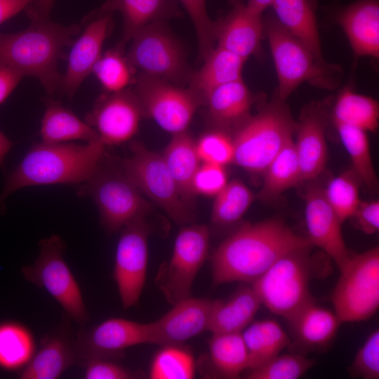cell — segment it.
<instances>
[{
  "mask_svg": "<svg viewBox=\"0 0 379 379\" xmlns=\"http://www.w3.org/2000/svg\"><path fill=\"white\" fill-rule=\"evenodd\" d=\"M310 245L307 238L277 218L244 225L215 250L211 259L213 282L252 284L281 257Z\"/></svg>",
  "mask_w": 379,
  "mask_h": 379,
  "instance_id": "1",
  "label": "cell"
},
{
  "mask_svg": "<svg viewBox=\"0 0 379 379\" xmlns=\"http://www.w3.org/2000/svg\"><path fill=\"white\" fill-rule=\"evenodd\" d=\"M105 147L101 140L84 145L69 142L34 145L6 179L0 194V214L5 211L6 199L21 188L85 182L104 156Z\"/></svg>",
  "mask_w": 379,
  "mask_h": 379,
  "instance_id": "2",
  "label": "cell"
},
{
  "mask_svg": "<svg viewBox=\"0 0 379 379\" xmlns=\"http://www.w3.org/2000/svg\"><path fill=\"white\" fill-rule=\"evenodd\" d=\"M30 25L15 33L0 32V64L36 78L47 93L59 91L62 76L58 63L66 47L72 45L80 27L65 26L29 15Z\"/></svg>",
  "mask_w": 379,
  "mask_h": 379,
  "instance_id": "3",
  "label": "cell"
},
{
  "mask_svg": "<svg viewBox=\"0 0 379 379\" xmlns=\"http://www.w3.org/2000/svg\"><path fill=\"white\" fill-rule=\"evenodd\" d=\"M263 19L264 36L267 39L274 63L278 86L274 95L286 102L302 83L333 91L340 84L343 69L335 63L319 62L311 51L291 35L274 15Z\"/></svg>",
  "mask_w": 379,
  "mask_h": 379,
  "instance_id": "4",
  "label": "cell"
},
{
  "mask_svg": "<svg viewBox=\"0 0 379 379\" xmlns=\"http://www.w3.org/2000/svg\"><path fill=\"white\" fill-rule=\"evenodd\" d=\"M297 121L286 102L275 95L233 131V162L252 173H262L286 142L293 138Z\"/></svg>",
  "mask_w": 379,
  "mask_h": 379,
  "instance_id": "5",
  "label": "cell"
},
{
  "mask_svg": "<svg viewBox=\"0 0 379 379\" xmlns=\"http://www.w3.org/2000/svg\"><path fill=\"white\" fill-rule=\"evenodd\" d=\"M77 195L93 199L103 227L114 232L145 218L151 205L126 177L115 159L105 153L92 176L78 188Z\"/></svg>",
  "mask_w": 379,
  "mask_h": 379,
  "instance_id": "6",
  "label": "cell"
},
{
  "mask_svg": "<svg viewBox=\"0 0 379 379\" xmlns=\"http://www.w3.org/2000/svg\"><path fill=\"white\" fill-rule=\"evenodd\" d=\"M312 245L293 250L278 259L253 281L261 304L286 319L313 300L310 284L317 268Z\"/></svg>",
  "mask_w": 379,
  "mask_h": 379,
  "instance_id": "7",
  "label": "cell"
},
{
  "mask_svg": "<svg viewBox=\"0 0 379 379\" xmlns=\"http://www.w3.org/2000/svg\"><path fill=\"white\" fill-rule=\"evenodd\" d=\"M130 149L129 157L117 160L126 177L176 223L192 222L194 219L193 208L183 199L162 154L138 141L130 144Z\"/></svg>",
  "mask_w": 379,
  "mask_h": 379,
  "instance_id": "8",
  "label": "cell"
},
{
  "mask_svg": "<svg viewBox=\"0 0 379 379\" xmlns=\"http://www.w3.org/2000/svg\"><path fill=\"white\" fill-rule=\"evenodd\" d=\"M333 291L334 312L343 322L371 317L379 306V248L351 255Z\"/></svg>",
  "mask_w": 379,
  "mask_h": 379,
  "instance_id": "9",
  "label": "cell"
},
{
  "mask_svg": "<svg viewBox=\"0 0 379 379\" xmlns=\"http://www.w3.org/2000/svg\"><path fill=\"white\" fill-rule=\"evenodd\" d=\"M131 40L126 56L134 69L177 86L188 84L192 71L167 21L146 25Z\"/></svg>",
  "mask_w": 379,
  "mask_h": 379,
  "instance_id": "10",
  "label": "cell"
},
{
  "mask_svg": "<svg viewBox=\"0 0 379 379\" xmlns=\"http://www.w3.org/2000/svg\"><path fill=\"white\" fill-rule=\"evenodd\" d=\"M39 253L32 265H25L24 278L46 289L66 314L80 326L89 321L81 291L63 258L65 244L55 234L40 241Z\"/></svg>",
  "mask_w": 379,
  "mask_h": 379,
  "instance_id": "11",
  "label": "cell"
},
{
  "mask_svg": "<svg viewBox=\"0 0 379 379\" xmlns=\"http://www.w3.org/2000/svg\"><path fill=\"white\" fill-rule=\"evenodd\" d=\"M133 91L143 116L173 135L186 131L204 100L191 88L140 72Z\"/></svg>",
  "mask_w": 379,
  "mask_h": 379,
  "instance_id": "12",
  "label": "cell"
},
{
  "mask_svg": "<svg viewBox=\"0 0 379 379\" xmlns=\"http://www.w3.org/2000/svg\"><path fill=\"white\" fill-rule=\"evenodd\" d=\"M209 241V229L204 225L191 224L179 231L171 257L161 266L156 278L169 303L190 296L192 284L207 258Z\"/></svg>",
  "mask_w": 379,
  "mask_h": 379,
  "instance_id": "13",
  "label": "cell"
},
{
  "mask_svg": "<svg viewBox=\"0 0 379 379\" xmlns=\"http://www.w3.org/2000/svg\"><path fill=\"white\" fill-rule=\"evenodd\" d=\"M150 228L145 218L121 229L117 246L112 277L124 309L135 305L145 286Z\"/></svg>",
  "mask_w": 379,
  "mask_h": 379,
  "instance_id": "14",
  "label": "cell"
},
{
  "mask_svg": "<svg viewBox=\"0 0 379 379\" xmlns=\"http://www.w3.org/2000/svg\"><path fill=\"white\" fill-rule=\"evenodd\" d=\"M149 344V324L123 318H110L77 333V363L83 366L94 359L122 358L130 347Z\"/></svg>",
  "mask_w": 379,
  "mask_h": 379,
  "instance_id": "15",
  "label": "cell"
},
{
  "mask_svg": "<svg viewBox=\"0 0 379 379\" xmlns=\"http://www.w3.org/2000/svg\"><path fill=\"white\" fill-rule=\"evenodd\" d=\"M142 117L133 90L126 88L100 96L85 121L96 131L105 145H117L136 134Z\"/></svg>",
  "mask_w": 379,
  "mask_h": 379,
  "instance_id": "16",
  "label": "cell"
},
{
  "mask_svg": "<svg viewBox=\"0 0 379 379\" xmlns=\"http://www.w3.org/2000/svg\"><path fill=\"white\" fill-rule=\"evenodd\" d=\"M333 100L330 96L311 102L303 108L297 122L294 143L302 181L316 178L324 169L327 159L326 130Z\"/></svg>",
  "mask_w": 379,
  "mask_h": 379,
  "instance_id": "17",
  "label": "cell"
},
{
  "mask_svg": "<svg viewBox=\"0 0 379 379\" xmlns=\"http://www.w3.org/2000/svg\"><path fill=\"white\" fill-rule=\"evenodd\" d=\"M213 300L190 296L173 304L159 319L148 323L149 344L182 345L208 331Z\"/></svg>",
  "mask_w": 379,
  "mask_h": 379,
  "instance_id": "18",
  "label": "cell"
},
{
  "mask_svg": "<svg viewBox=\"0 0 379 379\" xmlns=\"http://www.w3.org/2000/svg\"><path fill=\"white\" fill-rule=\"evenodd\" d=\"M305 222L307 239L324 251L343 269L350 258L341 230L343 225L328 202L324 188L312 186L305 194Z\"/></svg>",
  "mask_w": 379,
  "mask_h": 379,
  "instance_id": "19",
  "label": "cell"
},
{
  "mask_svg": "<svg viewBox=\"0 0 379 379\" xmlns=\"http://www.w3.org/2000/svg\"><path fill=\"white\" fill-rule=\"evenodd\" d=\"M230 9L216 22V45L246 60L262 59L264 36L262 14L248 8L243 0H230Z\"/></svg>",
  "mask_w": 379,
  "mask_h": 379,
  "instance_id": "20",
  "label": "cell"
},
{
  "mask_svg": "<svg viewBox=\"0 0 379 379\" xmlns=\"http://www.w3.org/2000/svg\"><path fill=\"white\" fill-rule=\"evenodd\" d=\"M111 21L110 14H101L91 22L81 35L73 42L65 74L59 91L72 98L81 83L91 72L102 55L104 41Z\"/></svg>",
  "mask_w": 379,
  "mask_h": 379,
  "instance_id": "21",
  "label": "cell"
},
{
  "mask_svg": "<svg viewBox=\"0 0 379 379\" xmlns=\"http://www.w3.org/2000/svg\"><path fill=\"white\" fill-rule=\"evenodd\" d=\"M287 320L293 338L290 345L294 352L302 354L328 348L342 324L334 312L318 305L314 299Z\"/></svg>",
  "mask_w": 379,
  "mask_h": 379,
  "instance_id": "22",
  "label": "cell"
},
{
  "mask_svg": "<svg viewBox=\"0 0 379 379\" xmlns=\"http://www.w3.org/2000/svg\"><path fill=\"white\" fill-rule=\"evenodd\" d=\"M62 325L46 333L40 347L19 372L21 379H55L77 361L76 338Z\"/></svg>",
  "mask_w": 379,
  "mask_h": 379,
  "instance_id": "23",
  "label": "cell"
},
{
  "mask_svg": "<svg viewBox=\"0 0 379 379\" xmlns=\"http://www.w3.org/2000/svg\"><path fill=\"white\" fill-rule=\"evenodd\" d=\"M264 95L251 91L242 79L216 87L208 95L205 104L210 121L226 132L234 131L248 117L254 104Z\"/></svg>",
  "mask_w": 379,
  "mask_h": 379,
  "instance_id": "24",
  "label": "cell"
},
{
  "mask_svg": "<svg viewBox=\"0 0 379 379\" xmlns=\"http://www.w3.org/2000/svg\"><path fill=\"white\" fill-rule=\"evenodd\" d=\"M335 20L345 32L356 56L379 58L378 0H357L343 6Z\"/></svg>",
  "mask_w": 379,
  "mask_h": 379,
  "instance_id": "25",
  "label": "cell"
},
{
  "mask_svg": "<svg viewBox=\"0 0 379 379\" xmlns=\"http://www.w3.org/2000/svg\"><path fill=\"white\" fill-rule=\"evenodd\" d=\"M119 11L123 17L124 43L146 25L180 17L182 12L176 0H105L100 15Z\"/></svg>",
  "mask_w": 379,
  "mask_h": 379,
  "instance_id": "26",
  "label": "cell"
},
{
  "mask_svg": "<svg viewBox=\"0 0 379 379\" xmlns=\"http://www.w3.org/2000/svg\"><path fill=\"white\" fill-rule=\"evenodd\" d=\"M281 25L304 44L321 63L324 59L317 28V0H273L271 6Z\"/></svg>",
  "mask_w": 379,
  "mask_h": 379,
  "instance_id": "27",
  "label": "cell"
},
{
  "mask_svg": "<svg viewBox=\"0 0 379 379\" xmlns=\"http://www.w3.org/2000/svg\"><path fill=\"white\" fill-rule=\"evenodd\" d=\"M261 301L251 286L238 288L229 298L213 300L208 331L241 333L253 321Z\"/></svg>",
  "mask_w": 379,
  "mask_h": 379,
  "instance_id": "28",
  "label": "cell"
},
{
  "mask_svg": "<svg viewBox=\"0 0 379 379\" xmlns=\"http://www.w3.org/2000/svg\"><path fill=\"white\" fill-rule=\"evenodd\" d=\"M203 61L202 66L192 72L188 86L204 104L206 97L214 88L242 79L246 60L230 51L215 46Z\"/></svg>",
  "mask_w": 379,
  "mask_h": 379,
  "instance_id": "29",
  "label": "cell"
},
{
  "mask_svg": "<svg viewBox=\"0 0 379 379\" xmlns=\"http://www.w3.org/2000/svg\"><path fill=\"white\" fill-rule=\"evenodd\" d=\"M162 157L183 199L192 206V180L201 161L196 142L186 131L174 134Z\"/></svg>",
  "mask_w": 379,
  "mask_h": 379,
  "instance_id": "30",
  "label": "cell"
},
{
  "mask_svg": "<svg viewBox=\"0 0 379 379\" xmlns=\"http://www.w3.org/2000/svg\"><path fill=\"white\" fill-rule=\"evenodd\" d=\"M41 136L47 143L81 140L86 142L101 140L96 131L70 109L55 101H48L41 120Z\"/></svg>",
  "mask_w": 379,
  "mask_h": 379,
  "instance_id": "31",
  "label": "cell"
},
{
  "mask_svg": "<svg viewBox=\"0 0 379 379\" xmlns=\"http://www.w3.org/2000/svg\"><path fill=\"white\" fill-rule=\"evenodd\" d=\"M208 350L209 362L217 376L238 378L248 369V353L241 332L213 333Z\"/></svg>",
  "mask_w": 379,
  "mask_h": 379,
  "instance_id": "32",
  "label": "cell"
},
{
  "mask_svg": "<svg viewBox=\"0 0 379 379\" xmlns=\"http://www.w3.org/2000/svg\"><path fill=\"white\" fill-rule=\"evenodd\" d=\"M249 357L248 369L264 364L290 345L291 339L273 319L251 322L241 332Z\"/></svg>",
  "mask_w": 379,
  "mask_h": 379,
  "instance_id": "33",
  "label": "cell"
},
{
  "mask_svg": "<svg viewBox=\"0 0 379 379\" xmlns=\"http://www.w3.org/2000/svg\"><path fill=\"white\" fill-rule=\"evenodd\" d=\"M262 174V185L255 197L263 202L275 200L284 192L302 182L293 138L286 142Z\"/></svg>",
  "mask_w": 379,
  "mask_h": 379,
  "instance_id": "34",
  "label": "cell"
},
{
  "mask_svg": "<svg viewBox=\"0 0 379 379\" xmlns=\"http://www.w3.org/2000/svg\"><path fill=\"white\" fill-rule=\"evenodd\" d=\"M379 104L375 99L359 94L348 86L338 95L333 109V123L375 132L378 128Z\"/></svg>",
  "mask_w": 379,
  "mask_h": 379,
  "instance_id": "35",
  "label": "cell"
},
{
  "mask_svg": "<svg viewBox=\"0 0 379 379\" xmlns=\"http://www.w3.org/2000/svg\"><path fill=\"white\" fill-rule=\"evenodd\" d=\"M35 352L34 335L26 326L13 321L0 323V368L21 371Z\"/></svg>",
  "mask_w": 379,
  "mask_h": 379,
  "instance_id": "36",
  "label": "cell"
},
{
  "mask_svg": "<svg viewBox=\"0 0 379 379\" xmlns=\"http://www.w3.org/2000/svg\"><path fill=\"white\" fill-rule=\"evenodd\" d=\"M340 139L350 157L352 168L361 184L374 193L378 187V180L374 169L370 145L366 132L344 124L333 123Z\"/></svg>",
  "mask_w": 379,
  "mask_h": 379,
  "instance_id": "37",
  "label": "cell"
},
{
  "mask_svg": "<svg viewBox=\"0 0 379 379\" xmlns=\"http://www.w3.org/2000/svg\"><path fill=\"white\" fill-rule=\"evenodd\" d=\"M255 196L241 181L233 180L215 196L211 223L215 227H228L239 221Z\"/></svg>",
  "mask_w": 379,
  "mask_h": 379,
  "instance_id": "38",
  "label": "cell"
},
{
  "mask_svg": "<svg viewBox=\"0 0 379 379\" xmlns=\"http://www.w3.org/2000/svg\"><path fill=\"white\" fill-rule=\"evenodd\" d=\"M196 364L189 349L182 345H162L154 354L149 366L151 379H191Z\"/></svg>",
  "mask_w": 379,
  "mask_h": 379,
  "instance_id": "39",
  "label": "cell"
},
{
  "mask_svg": "<svg viewBox=\"0 0 379 379\" xmlns=\"http://www.w3.org/2000/svg\"><path fill=\"white\" fill-rule=\"evenodd\" d=\"M134 69L121 48H117L101 55L93 72L107 93H115L135 82Z\"/></svg>",
  "mask_w": 379,
  "mask_h": 379,
  "instance_id": "40",
  "label": "cell"
},
{
  "mask_svg": "<svg viewBox=\"0 0 379 379\" xmlns=\"http://www.w3.org/2000/svg\"><path fill=\"white\" fill-rule=\"evenodd\" d=\"M361 182L350 168L331 179L324 190L325 197L343 224L351 218L360 203Z\"/></svg>",
  "mask_w": 379,
  "mask_h": 379,
  "instance_id": "41",
  "label": "cell"
},
{
  "mask_svg": "<svg viewBox=\"0 0 379 379\" xmlns=\"http://www.w3.org/2000/svg\"><path fill=\"white\" fill-rule=\"evenodd\" d=\"M305 354L280 353L259 366L246 371L247 379H298L314 364Z\"/></svg>",
  "mask_w": 379,
  "mask_h": 379,
  "instance_id": "42",
  "label": "cell"
},
{
  "mask_svg": "<svg viewBox=\"0 0 379 379\" xmlns=\"http://www.w3.org/2000/svg\"><path fill=\"white\" fill-rule=\"evenodd\" d=\"M194 27L199 58L203 60L216 44V22L208 16L206 0H179Z\"/></svg>",
  "mask_w": 379,
  "mask_h": 379,
  "instance_id": "43",
  "label": "cell"
},
{
  "mask_svg": "<svg viewBox=\"0 0 379 379\" xmlns=\"http://www.w3.org/2000/svg\"><path fill=\"white\" fill-rule=\"evenodd\" d=\"M196 147L202 163L225 166L233 162V141L226 131L215 129L204 134L196 142Z\"/></svg>",
  "mask_w": 379,
  "mask_h": 379,
  "instance_id": "44",
  "label": "cell"
},
{
  "mask_svg": "<svg viewBox=\"0 0 379 379\" xmlns=\"http://www.w3.org/2000/svg\"><path fill=\"white\" fill-rule=\"evenodd\" d=\"M352 377L379 378V331H373L357 352L349 368Z\"/></svg>",
  "mask_w": 379,
  "mask_h": 379,
  "instance_id": "45",
  "label": "cell"
},
{
  "mask_svg": "<svg viewBox=\"0 0 379 379\" xmlns=\"http://www.w3.org/2000/svg\"><path fill=\"white\" fill-rule=\"evenodd\" d=\"M227 182L225 166L202 163L194 175L192 190L194 194L215 197Z\"/></svg>",
  "mask_w": 379,
  "mask_h": 379,
  "instance_id": "46",
  "label": "cell"
},
{
  "mask_svg": "<svg viewBox=\"0 0 379 379\" xmlns=\"http://www.w3.org/2000/svg\"><path fill=\"white\" fill-rule=\"evenodd\" d=\"M86 379H131L140 376L138 372L128 369L114 360L94 359L84 366Z\"/></svg>",
  "mask_w": 379,
  "mask_h": 379,
  "instance_id": "47",
  "label": "cell"
},
{
  "mask_svg": "<svg viewBox=\"0 0 379 379\" xmlns=\"http://www.w3.org/2000/svg\"><path fill=\"white\" fill-rule=\"evenodd\" d=\"M355 225L366 234H373L379 230V201H360L353 215Z\"/></svg>",
  "mask_w": 379,
  "mask_h": 379,
  "instance_id": "48",
  "label": "cell"
},
{
  "mask_svg": "<svg viewBox=\"0 0 379 379\" xmlns=\"http://www.w3.org/2000/svg\"><path fill=\"white\" fill-rule=\"evenodd\" d=\"M23 74L10 66L0 64V105L9 96Z\"/></svg>",
  "mask_w": 379,
  "mask_h": 379,
  "instance_id": "49",
  "label": "cell"
},
{
  "mask_svg": "<svg viewBox=\"0 0 379 379\" xmlns=\"http://www.w3.org/2000/svg\"><path fill=\"white\" fill-rule=\"evenodd\" d=\"M36 0H0V25Z\"/></svg>",
  "mask_w": 379,
  "mask_h": 379,
  "instance_id": "50",
  "label": "cell"
},
{
  "mask_svg": "<svg viewBox=\"0 0 379 379\" xmlns=\"http://www.w3.org/2000/svg\"><path fill=\"white\" fill-rule=\"evenodd\" d=\"M54 0H36L34 6H28V15H34L43 19H48Z\"/></svg>",
  "mask_w": 379,
  "mask_h": 379,
  "instance_id": "51",
  "label": "cell"
},
{
  "mask_svg": "<svg viewBox=\"0 0 379 379\" xmlns=\"http://www.w3.org/2000/svg\"><path fill=\"white\" fill-rule=\"evenodd\" d=\"M13 146V142L0 131V168L4 170L6 156Z\"/></svg>",
  "mask_w": 379,
  "mask_h": 379,
  "instance_id": "52",
  "label": "cell"
},
{
  "mask_svg": "<svg viewBox=\"0 0 379 379\" xmlns=\"http://www.w3.org/2000/svg\"><path fill=\"white\" fill-rule=\"evenodd\" d=\"M273 0H248L246 6L251 11L262 14V12L271 6Z\"/></svg>",
  "mask_w": 379,
  "mask_h": 379,
  "instance_id": "53",
  "label": "cell"
}]
</instances>
